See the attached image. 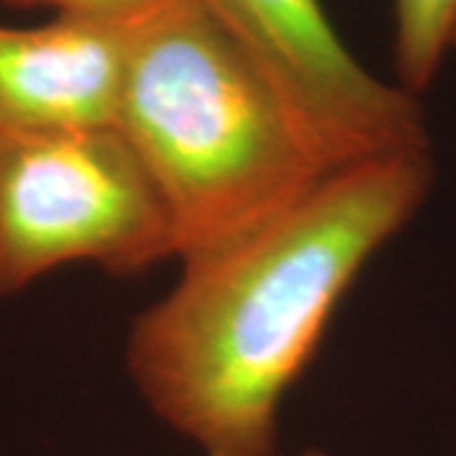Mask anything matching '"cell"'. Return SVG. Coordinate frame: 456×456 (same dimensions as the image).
Masks as SVG:
<instances>
[{
    "label": "cell",
    "mask_w": 456,
    "mask_h": 456,
    "mask_svg": "<svg viewBox=\"0 0 456 456\" xmlns=\"http://www.w3.org/2000/svg\"><path fill=\"white\" fill-rule=\"evenodd\" d=\"M431 150L345 165L241 241L180 264L137 314L127 370L200 456H277L279 413L365 264L431 193Z\"/></svg>",
    "instance_id": "1"
},
{
    "label": "cell",
    "mask_w": 456,
    "mask_h": 456,
    "mask_svg": "<svg viewBox=\"0 0 456 456\" xmlns=\"http://www.w3.org/2000/svg\"><path fill=\"white\" fill-rule=\"evenodd\" d=\"M117 127L163 198L180 264L241 241L335 173L198 0H155L130 20Z\"/></svg>",
    "instance_id": "2"
},
{
    "label": "cell",
    "mask_w": 456,
    "mask_h": 456,
    "mask_svg": "<svg viewBox=\"0 0 456 456\" xmlns=\"http://www.w3.org/2000/svg\"><path fill=\"white\" fill-rule=\"evenodd\" d=\"M167 259V208L117 125L0 134V294L74 264L130 277Z\"/></svg>",
    "instance_id": "3"
},
{
    "label": "cell",
    "mask_w": 456,
    "mask_h": 456,
    "mask_svg": "<svg viewBox=\"0 0 456 456\" xmlns=\"http://www.w3.org/2000/svg\"><path fill=\"white\" fill-rule=\"evenodd\" d=\"M233 38L330 167L431 150L419 97L345 46L322 0H198Z\"/></svg>",
    "instance_id": "4"
},
{
    "label": "cell",
    "mask_w": 456,
    "mask_h": 456,
    "mask_svg": "<svg viewBox=\"0 0 456 456\" xmlns=\"http://www.w3.org/2000/svg\"><path fill=\"white\" fill-rule=\"evenodd\" d=\"M130 20L53 13L0 23V134L117 125Z\"/></svg>",
    "instance_id": "5"
},
{
    "label": "cell",
    "mask_w": 456,
    "mask_h": 456,
    "mask_svg": "<svg viewBox=\"0 0 456 456\" xmlns=\"http://www.w3.org/2000/svg\"><path fill=\"white\" fill-rule=\"evenodd\" d=\"M391 8L398 84L419 97L434 84L452 51L456 0H391Z\"/></svg>",
    "instance_id": "6"
},
{
    "label": "cell",
    "mask_w": 456,
    "mask_h": 456,
    "mask_svg": "<svg viewBox=\"0 0 456 456\" xmlns=\"http://www.w3.org/2000/svg\"><path fill=\"white\" fill-rule=\"evenodd\" d=\"M11 8H44L51 13L69 16L112 18V20H132L147 11L155 0H0Z\"/></svg>",
    "instance_id": "7"
},
{
    "label": "cell",
    "mask_w": 456,
    "mask_h": 456,
    "mask_svg": "<svg viewBox=\"0 0 456 456\" xmlns=\"http://www.w3.org/2000/svg\"><path fill=\"white\" fill-rule=\"evenodd\" d=\"M277 456H289V454H277ZM294 456H332L327 454V452H322V449H305V452H299V454Z\"/></svg>",
    "instance_id": "8"
},
{
    "label": "cell",
    "mask_w": 456,
    "mask_h": 456,
    "mask_svg": "<svg viewBox=\"0 0 456 456\" xmlns=\"http://www.w3.org/2000/svg\"><path fill=\"white\" fill-rule=\"evenodd\" d=\"M452 49L456 51V26H454V36H452Z\"/></svg>",
    "instance_id": "9"
}]
</instances>
